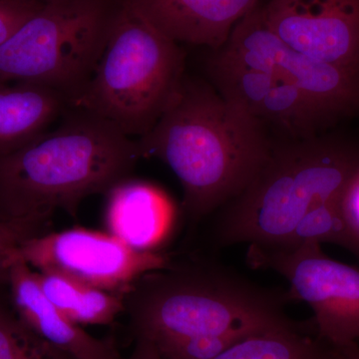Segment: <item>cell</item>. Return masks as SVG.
<instances>
[{
  "label": "cell",
  "mask_w": 359,
  "mask_h": 359,
  "mask_svg": "<svg viewBox=\"0 0 359 359\" xmlns=\"http://www.w3.org/2000/svg\"><path fill=\"white\" fill-rule=\"evenodd\" d=\"M137 143L142 158H157L178 178L184 210L194 221L242 192L275 144L261 122L210 82L187 75L154 126Z\"/></svg>",
  "instance_id": "1"
},
{
  "label": "cell",
  "mask_w": 359,
  "mask_h": 359,
  "mask_svg": "<svg viewBox=\"0 0 359 359\" xmlns=\"http://www.w3.org/2000/svg\"><path fill=\"white\" fill-rule=\"evenodd\" d=\"M60 125L0 156V219L76 216L86 198L105 195L129 178L141 159L137 140L76 108Z\"/></svg>",
  "instance_id": "2"
},
{
  "label": "cell",
  "mask_w": 359,
  "mask_h": 359,
  "mask_svg": "<svg viewBox=\"0 0 359 359\" xmlns=\"http://www.w3.org/2000/svg\"><path fill=\"white\" fill-rule=\"evenodd\" d=\"M287 295L209 264H171L139 278L125 295L135 339L156 347L200 337L252 335L301 325L283 309Z\"/></svg>",
  "instance_id": "3"
},
{
  "label": "cell",
  "mask_w": 359,
  "mask_h": 359,
  "mask_svg": "<svg viewBox=\"0 0 359 359\" xmlns=\"http://www.w3.org/2000/svg\"><path fill=\"white\" fill-rule=\"evenodd\" d=\"M359 167V148L332 137L273 144L252 182L221 208L219 245L280 248L306 212L339 201Z\"/></svg>",
  "instance_id": "4"
},
{
  "label": "cell",
  "mask_w": 359,
  "mask_h": 359,
  "mask_svg": "<svg viewBox=\"0 0 359 359\" xmlns=\"http://www.w3.org/2000/svg\"><path fill=\"white\" fill-rule=\"evenodd\" d=\"M185 76V53L122 0L102 56L70 108L88 111L129 137L148 133Z\"/></svg>",
  "instance_id": "5"
},
{
  "label": "cell",
  "mask_w": 359,
  "mask_h": 359,
  "mask_svg": "<svg viewBox=\"0 0 359 359\" xmlns=\"http://www.w3.org/2000/svg\"><path fill=\"white\" fill-rule=\"evenodd\" d=\"M121 4H43L0 45V83L41 85L65 94L70 102L93 75Z\"/></svg>",
  "instance_id": "6"
},
{
  "label": "cell",
  "mask_w": 359,
  "mask_h": 359,
  "mask_svg": "<svg viewBox=\"0 0 359 359\" xmlns=\"http://www.w3.org/2000/svg\"><path fill=\"white\" fill-rule=\"evenodd\" d=\"M248 263L269 269L290 283L289 299L306 302L321 339L335 346L359 340V269L335 261L321 244L304 242L285 249L249 245Z\"/></svg>",
  "instance_id": "7"
},
{
  "label": "cell",
  "mask_w": 359,
  "mask_h": 359,
  "mask_svg": "<svg viewBox=\"0 0 359 359\" xmlns=\"http://www.w3.org/2000/svg\"><path fill=\"white\" fill-rule=\"evenodd\" d=\"M14 262L125 295L142 276L172 264L159 250L138 252L109 233L83 228L28 238L11 252L7 268Z\"/></svg>",
  "instance_id": "8"
},
{
  "label": "cell",
  "mask_w": 359,
  "mask_h": 359,
  "mask_svg": "<svg viewBox=\"0 0 359 359\" xmlns=\"http://www.w3.org/2000/svg\"><path fill=\"white\" fill-rule=\"evenodd\" d=\"M219 53L289 79L330 122L359 112V74L292 50L266 22L263 4L236 25Z\"/></svg>",
  "instance_id": "9"
},
{
  "label": "cell",
  "mask_w": 359,
  "mask_h": 359,
  "mask_svg": "<svg viewBox=\"0 0 359 359\" xmlns=\"http://www.w3.org/2000/svg\"><path fill=\"white\" fill-rule=\"evenodd\" d=\"M211 83L229 101L287 139H306L332 122L289 79L254 69L212 50L207 62Z\"/></svg>",
  "instance_id": "10"
},
{
  "label": "cell",
  "mask_w": 359,
  "mask_h": 359,
  "mask_svg": "<svg viewBox=\"0 0 359 359\" xmlns=\"http://www.w3.org/2000/svg\"><path fill=\"white\" fill-rule=\"evenodd\" d=\"M269 27L292 50L359 74V0H268Z\"/></svg>",
  "instance_id": "11"
},
{
  "label": "cell",
  "mask_w": 359,
  "mask_h": 359,
  "mask_svg": "<svg viewBox=\"0 0 359 359\" xmlns=\"http://www.w3.org/2000/svg\"><path fill=\"white\" fill-rule=\"evenodd\" d=\"M7 276L18 316L35 334L76 359H122L114 339L93 337L61 313L45 297L27 264L14 262Z\"/></svg>",
  "instance_id": "12"
},
{
  "label": "cell",
  "mask_w": 359,
  "mask_h": 359,
  "mask_svg": "<svg viewBox=\"0 0 359 359\" xmlns=\"http://www.w3.org/2000/svg\"><path fill=\"white\" fill-rule=\"evenodd\" d=\"M177 43L221 48L262 0H126Z\"/></svg>",
  "instance_id": "13"
},
{
  "label": "cell",
  "mask_w": 359,
  "mask_h": 359,
  "mask_svg": "<svg viewBox=\"0 0 359 359\" xmlns=\"http://www.w3.org/2000/svg\"><path fill=\"white\" fill-rule=\"evenodd\" d=\"M105 196V223L109 233L138 252H158L176 219L167 194L153 184L129 177Z\"/></svg>",
  "instance_id": "14"
},
{
  "label": "cell",
  "mask_w": 359,
  "mask_h": 359,
  "mask_svg": "<svg viewBox=\"0 0 359 359\" xmlns=\"http://www.w3.org/2000/svg\"><path fill=\"white\" fill-rule=\"evenodd\" d=\"M69 108V98L57 90L0 83V156L39 138Z\"/></svg>",
  "instance_id": "15"
},
{
  "label": "cell",
  "mask_w": 359,
  "mask_h": 359,
  "mask_svg": "<svg viewBox=\"0 0 359 359\" xmlns=\"http://www.w3.org/2000/svg\"><path fill=\"white\" fill-rule=\"evenodd\" d=\"M35 273L45 297L78 325H108L125 311V294L98 289L55 273Z\"/></svg>",
  "instance_id": "16"
},
{
  "label": "cell",
  "mask_w": 359,
  "mask_h": 359,
  "mask_svg": "<svg viewBox=\"0 0 359 359\" xmlns=\"http://www.w3.org/2000/svg\"><path fill=\"white\" fill-rule=\"evenodd\" d=\"M306 323L252 335L215 359H335L334 346L306 334Z\"/></svg>",
  "instance_id": "17"
},
{
  "label": "cell",
  "mask_w": 359,
  "mask_h": 359,
  "mask_svg": "<svg viewBox=\"0 0 359 359\" xmlns=\"http://www.w3.org/2000/svg\"><path fill=\"white\" fill-rule=\"evenodd\" d=\"M339 201L323 203L313 208L297 224L287 244L275 249L295 247L304 242L330 243L359 256L358 243L342 216Z\"/></svg>",
  "instance_id": "18"
},
{
  "label": "cell",
  "mask_w": 359,
  "mask_h": 359,
  "mask_svg": "<svg viewBox=\"0 0 359 359\" xmlns=\"http://www.w3.org/2000/svg\"><path fill=\"white\" fill-rule=\"evenodd\" d=\"M0 359H76L51 346L20 318L0 309Z\"/></svg>",
  "instance_id": "19"
},
{
  "label": "cell",
  "mask_w": 359,
  "mask_h": 359,
  "mask_svg": "<svg viewBox=\"0 0 359 359\" xmlns=\"http://www.w3.org/2000/svg\"><path fill=\"white\" fill-rule=\"evenodd\" d=\"M48 218L0 219V276H7L11 252L28 238L45 233Z\"/></svg>",
  "instance_id": "20"
},
{
  "label": "cell",
  "mask_w": 359,
  "mask_h": 359,
  "mask_svg": "<svg viewBox=\"0 0 359 359\" xmlns=\"http://www.w3.org/2000/svg\"><path fill=\"white\" fill-rule=\"evenodd\" d=\"M42 6L33 0H0V45Z\"/></svg>",
  "instance_id": "21"
},
{
  "label": "cell",
  "mask_w": 359,
  "mask_h": 359,
  "mask_svg": "<svg viewBox=\"0 0 359 359\" xmlns=\"http://www.w3.org/2000/svg\"><path fill=\"white\" fill-rule=\"evenodd\" d=\"M339 205L359 247V167L342 191Z\"/></svg>",
  "instance_id": "22"
},
{
  "label": "cell",
  "mask_w": 359,
  "mask_h": 359,
  "mask_svg": "<svg viewBox=\"0 0 359 359\" xmlns=\"http://www.w3.org/2000/svg\"><path fill=\"white\" fill-rule=\"evenodd\" d=\"M127 359H163L156 347L146 339H136L133 353Z\"/></svg>",
  "instance_id": "23"
},
{
  "label": "cell",
  "mask_w": 359,
  "mask_h": 359,
  "mask_svg": "<svg viewBox=\"0 0 359 359\" xmlns=\"http://www.w3.org/2000/svg\"><path fill=\"white\" fill-rule=\"evenodd\" d=\"M335 359H359V344H346V346H334Z\"/></svg>",
  "instance_id": "24"
},
{
  "label": "cell",
  "mask_w": 359,
  "mask_h": 359,
  "mask_svg": "<svg viewBox=\"0 0 359 359\" xmlns=\"http://www.w3.org/2000/svg\"><path fill=\"white\" fill-rule=\"evenodd\" d=\"M33 1H36L41 4H50V2L60 1V0H33Z\"/></svg>",
  "instance_id": "25"
}]
</instances>
